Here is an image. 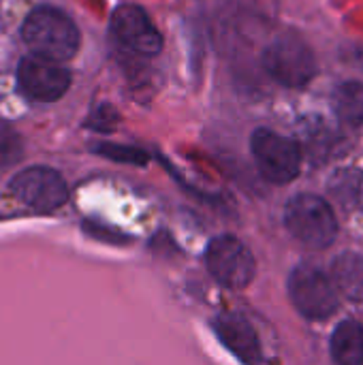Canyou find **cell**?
I'll return each mask as SVG.
<instances>
[{
    "label": "cell",
    "instance_id": "5bb4252c",
    "mask_svg": "<svg viewBox=\"0 0 363 365\" xmlns=\"http://www.w3.org/2000/svg\"><path fill=\"white\" fill-rule=\"evenodd\" d=\"M334 111L336 115L353 126V128H362L363 126V83L362 81H342L334 94Z\"/></svg>",
    "mask_w": 363,
    "mask_h": 365
},
{
    "label": "cell",
    "instance_id": "2e32d148",
    "mask_svg": "<svg viewBox=\"0 0 363 365\" xmlns=\"http://www.w3.org/2000/svg\"><path fill=\"white\" fill-rule=\"evenodd\" d=\"M94 152L101 156H107L109 160H116V163H128V165H145L148 163V154L143 150L128 148V145L98 143V145H94Z\"/></svg>",
    "mask_w": 363,
    "mask_h": 365
},
{
    "label": "cell",
    "instance_id": "9a60e30c",
    "mask_svg": "<svg viewBox=\"0 0 363 365\" xmlns=\"http://www.w3.org/2000/svg\"><path fill=\"white\" fill-rule=\"evenodd\" d=\"M21 156H24V141L19 133L11 124L0 122V169L15 165Z\"/></svg>",
    "mask_w": 363,
    "mask_h": 365
},
{
    "label": "cell",
    "instance_id": "7c38bea8",
    "mask_svg": "<svg viewBox=\"0 0 363 365\" xmlns=\"http://www.w3.org/2000/svg\"><path fill=\"white\" fill-rule=\"evenodd\" d=\"M332 357L336 365H363V325L342 321L332 336Z\"/></svg>",
    "mask_w": 363,
    "mask_h": 365
},
{
    "label": "cell",
    "instance_id": "ba28073f",
    "mask_svg": "<svg viewBox=\"0 0 363 365\" xmlns=\"http://www.w3.org/2000/svg\"><path fill=\"white\" fill-rule=\"evenodd\" d=\"M113 38L128 51L152 58L163 49V36L152 24L150 15L135 4H122L113 11L109 21Z\"/></svg>",
    "mask_w": 363,
    "mask_h": 365
},
{
    "label": "cell",
    "instance_id": "4fadbf2b",
    "mask_svg": "<svg viewBox=\"0 0 363 365\" xmlns=\"http://www.w3.org/2000/svg\"><path fill=\"white\" fill-rule=\"evenodd\" d=\"M332 199L347 212H363V173L359 169L344 167L329 180Z\"/></svg>",
    "mask_w": 363,
    "mask_h": 365
},
{
    "label": "cell",
    "instance_id": "8992f818",
    "mask_svg": "<svg viewBox=\"0 0 363 365\" xmlns=\"http://www.w3.org/2000/svg\"><path fill=\"white\" fill-rule=\"evenodd\" d=\"M289 297L295 310L310 319H329L338 308V291L321 269L312 265H297L289 276Z\"/></svg>",
    "mask_w": 363,
    "mask_h": 365
},
{
    "label": "cell",
    "instance_id": "7a4b0ae2",
    "mask_svg": "<svg viewBox=\"0 0 363 365\" xmlns=\"http://www.w3.org/2000/svg\"><path fill=\"white\" fill-rule=\"evenodd\" d=\"M261 62L267 75L285 88H304L319 73L315 51L295 32L278 34L263 49Z\"/></svg>",
    "mask_w": 363,
    "mask_h": 365
},
{
    "label": "cell",
    "instance_id": "5b68a950",
    "mask_svg": "<svg viewBox=\"0 0 363 365\" xmlns=\"http://www.w3.org/2000/svg\"><path fill=\"white\" fill-rule=\"evenodd\" d=\"M205 267L218 284L233 291L246 289L257 274L250 248L233 235H218L208 244Z\"/></svg>",
    "mask_w": 363,
    "mask_h": 365
},
{
    "label": "cell",
    "instance_id": "6da1fadb",
    "mask_svg": "<svg viewBox=\"0 0 363 365\" xmlns=\"http://www.w3.org/2000/svg\"><path fill=\"white\" fill-rule=\"evenodd\" d=\"M21 36L26 45L45 60L64 62L79 49V30L75 21L53 6H36L21 24Z\"/></svg>",
    "mask_w": 363,
    "mask_h": 365
},
{
    "label": "cell",
    "instance_id": "8fae6325",
    "mask_svg": "<svg viewBox=\"0 0 363 365\" xmlns=\"http://www.w3.org/2000/svg\"><path fill=\"white\" fill-rule=\"evenodd\" d=\"M332 284L349 299H363V257L355 252L340 255L332 265Z\"/></svg>",
    "mask_w": 363,
    "mask_h": 365
},
{
    "label": "cell",
    "instance_id": "52a82bcc",
    "mask_svg": "<svg viewBox=\"0 0 363 365\" xmlns=\"http://www.w3.org/2000/svg\"><path fill=\"white\" fill-rule=\"evenodd\" d=\"M9 192L30 210L53 212L68 199L64 178L49 167H28L15 173L9 182Z\"/></svg>",
    "mask_w": 363,
    "mask_h": 365
},
{
    "label": "cell",
    "instance_id": "9c48e42d",
    "mask_svg": "<svg viewBox=\"0 0 363 365\" xmlns=\"http://www.w3.org/2000/svg\"><path fill=\"white\" fill-rule=\"evenodd\" d=\"M17 81L21 92L41 103L58 101L71 88V73L60 62L45 60L41 56H26L17 68Z\"/></svg>",
    "mask_w": 363,
    "mask_h": 365
},
{
    "label": "cell",
    "instance_id": "3957f363",
    "mask_svg": "<svg viewBox=\"0 0 363 365\" xmlns=\"http://www.w3.org/2000/svg\"><path fill=\"white\" fill-rule=\"evenodd\" d=\"M285 225L289 233L308 248H327L338 235V222L332 205L310 192L295 195L285 207Z\"/></svg>",
    "mask_w": 363,
    "mask_h": 365
},
{
    "label": "cell",
    "instance_id": "30bf717a",
    "mask_svg": "<svg viewBox=\"0 0 363 365\" xmlns=\"http://www.w3.org/2000/svg\"><path fill=\"white\" fill-rule=\"evenodd\" d=\"M218 340L244 364L255 365L261 359V344L252 325L237 312H223L212 321Z\"/></svg>",
    "mask_w": 363,
    "mask_h": 365
},
{
    "label": "cell",
    "instance_id": "277c9868",
    "mask_svg": "<svg viewBox=\"0 0 363 365\" xmlns=\"http://www.w3.org/2000/svg\"><path fill=\"white\" fill-rule=\"evenodd\" d=\"M250 150L261 175L267 182L289 184L300 175L302 148L297 141L270 128H257L250 137Z\"/></svg>",
    "mask_w": 363,
    "mask_h": 365
}]
</instances>
